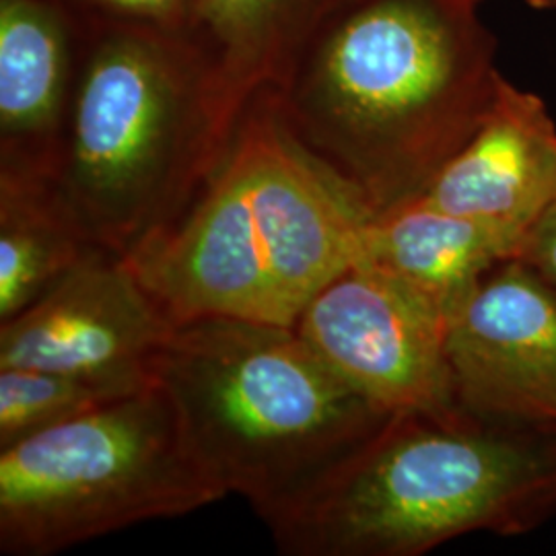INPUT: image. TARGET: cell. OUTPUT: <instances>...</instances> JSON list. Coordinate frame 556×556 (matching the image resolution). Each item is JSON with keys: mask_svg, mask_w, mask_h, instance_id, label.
<instances>
[{"mask_svg": "<svg viewBox=\"0 0 556 556\" xmlns=\"http://www.w3.org/2000/svg\"><path fill=\"white\" fill-rule=\"evenodd\" d=\"M225 497L155 381L0 447V553L59 555Z\"/></svg>", "mask_w": 556, "mask_h": 556, "instance_id": "6", "label": "cell"}, {"mask_svg": "<svg viewBox=\"0 0 556 556\" xmlns=\"http://www.w3.org/2000/svg\"><path fill=\"white\" fill-rule=\"evenodd\" d=\"M85 25H130L188 36L199 0H64Z\"/></svg>", "mask_w": 556, "mask_h": 556, "instance_id": "16", "label": "cell"}, {"mask_svg": "<svg viewBox=\"0 0 556 556\" xmlns=\"http://www.w3.org/2000/svg\"><path fill=\"white\" fill-rule=\"evenodd\" d=\"M519 243L556 204V124L544 101L501 77L477 132L418 197Z\"/></svg>", "mask_w": 556, "mask_h": 556, "instance_id": "10", "label": "cell"}, {"mask_svg": "<svg viewBox=\"0 0 556 556\" xmlns=\"http://www.w3.org/2000/svg\"><path fill=\"white\" fill-rule=\"evenodd\" d=\"M83 38L64 0H0V178L52 176Z\"/></svg>", "mask_w": 556, "mask_h": 556, "instance_id": "11", "label": "cell"}, {"mask_svg": "<svg viewBox=\"0 0 556 556\" xmlns=\"http://www.w3.org/2000/svg\"><path fill=\"white\" fill-rule=\"evenodd\" d=\"M157 381L202 466L260 519L312 486L390 417L289 326L243 319L176 326Z\"/></svg>", "mask_w": 556, "mask_h": 556, "instance_id": "5", "label": "cell"}, {"mask_svg": "<svg viewBox=\"0 0 556 556\" xmlns=\"http://www.w3.org/2000/svg\"><path fill=\"white\" fill-rule=\"evenodd\" d=\"M478 4L351 0L270 91L289 137L369 217L417 200L495 100Z\"/></svg>", "mask_w": 556, "mask_h": 556, "instance_id": "1", "label": "cell"}, {"mask_svg": "<svg viewBox=\"0 0 556 556\" xmlns=\"http://www.w3.org/2000/svg\"><path fill=\"white\" fill-rule=\"evenodd\" d=\"M369 219L299 149L264 91L181 219L128 260L174 326L243 319L293 328L361 260Z\"/></svg>", "mask_w": 556, "mask_h": 556, "instance_id": "3", "label": "cell"}, {"mask_svg": "<svg viewBox=\"0 0 556 556\" xmlns=\"http://www.w3.org/2000/svg\"><path fill=\"white\" fill-rule=\"evenodd\" d=\"M351 0H199L188 29L233 118L275 91L319 27Z\"/></svg>", "mask_w": 556, "mask_h": 556, "instance_id": "12", "label": "cell"}, {"mask_svg": "<svg viewBox=\"0 0 556 556\" xmlns=\"http://www.w3.org/2000/svg\"><path fill=\"white\" fill-rule=\"evenodd\" d=\"M238 124L186 36L85 25L48 181L100 248L128 258L181 219Z\"/></svg>", "mask_w": 556, "mask_h": 556, "instance_id": "4", "label": "cell"}, {"mask_svg": "<svg viewBox=\"0 0 556 556\" xmlns=\"http://www.w3.org/2000/svg\"><path fill=\"white\" fill-rule=\"evenodd\" d=\"M149 386L46 369L0 367V447L31 438Z\"/></svg>", "mask_w": 556, "mask_h": 556, "instance_id": "15", "label": "cell"}, {"mask_svg": "<svg viewBox=\"0 0 556 556\" xmlns=\"http://www.w3.org/2000/svg\"><path fill=\"white\" fill-rule=\"evenodd\" d=\"M555 514L556 431L456 404L386 417L262 521L285 556H420L466 534H526Z\"/></svg>", "mask_w": 556, "mask_h": 556, "instance_id": "2", "label": "cell"}, {"mask_svg": "<svg viewBox=\"0 0 556 556\" xmlns=\"http://www.w3.org/2000/svg\"><path fill=\"white\" fill-rule=\"evenodd\" d=\"M174 330L130 260L100 248L0 321V367L149 386Z\"/></svg>", "mask_w": 556, "mask_h": 556, "instance_id": "8", "label": "cell"}, {"mask_svg": "<svg viewBox=\"0 0 556 556\" xmlns=\"http://www.w3.org/2000/svg\"><path fill=\"white\" fill-rule=\"evenodd\" d=\"M100 245L48 179L0 178V321L13 318Z\"/></svg>", "mask_w": 556, "mask_h": 556, "instance_id": "14", "label": "cell"}, {"mask_svg": "<svg viewBox=\"0 0 556 556\" xmlns=\"http://www.w3.org/2000/svg\"><path fill=\"white\" fill-rule=\"evenodd\" d=\"M477 2H482V0H477ZM523 2L534 9H556V0H523Z\"/></svg>", "mask_w": 556, "mask_h": 556, "instance_id": "18", "label": "cell"}, {"mask_svg": "<svg viewBox=\"0 0 556 556\" xmlns=\"http://www.w3.org/2000/svg\"><path fill=\"white\" fill-rule=\"evenodd\" d=\"M454 400L480 417L556 431V291L521 260L497 264L447 324Z\"/></svg>", "mask_w": 556, "mask_h": 556, "instance_id": "9", "label": "cell"}, {"mask_svg": "<svg viewBox=\"0 0 556 556\" xmlns=\"http://www.w3.org/2000/svg\"><path fill=\"white\" fill-rule=\"evenodd\" d=\"M519 243L480 220L413 200L365 227L363 256L431 301L447 318Z\"/></svg>", "mask_w": 556, "mask_h": 556, "instance_id": "13", "label": "cell"}, {"mask_svg": "<svg viewBox=\"0 0 556 556\" xmlns=\"http://www.w3.org/2000/svg\"><path fill=\"white\" fill-rule=\"evenodd\" d=\"M450 318L400 278L357 260L295 321L299 337L383 415L456 406Z\"/></svg>", "mask_w": 556, "mask_h": 556, "instance_id": "7", "label": "cell"}, {"mask_svg": "<svg viewBox=\"0 0 556 556\" xmlns=\"http://www.w3.org/2000/svg\"><path fill=\"white\" fill-rule=\"evenodd\" d=\"M516 258L528 264L556 291V204L521 241Z\"/></svg>", "mask_w": 556, "mask_h": 556, "instance_id": "17", "label": "cell"}]
</instances>
